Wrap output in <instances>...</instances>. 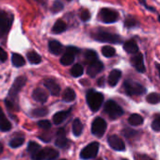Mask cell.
<instances>
[{
  "instance_id": "1",
  "label": "cell",
  "mask_w": 160,
  "mask_h": 160,
  "mask_svg": "<svg viewBox=\"0 0 160 160\" xmlns=\"http://www.w3.org/2000/svg\"><path fill=\"white\" fill-rule=\"evenodd\" d=\"M104 102V96L102 93L95 91H89L87 93V103L92 111L96 112L102 107Z\"/></svg>"
},
{
  "instance_id": "2",
  "label": "cell",
  "mask_w": 160,
  "mask_h": 160,
  "mask_svg": "<svg viewBox=\"0 0 160 160\" xmlns=\"http://www.w3.org/2000/svg\"><path fill=\"white\" fill-rule=\"evenodd\" d=\"M92 36L94 40L101 42H108V43H114V44H119L122 42V38L119 35L107 32V31L100 30V31L93 33Z\"/></svg>"
},
{
  "instance_id": "3",
  "label": "cell",
  "mask_w": 160,
  "mask_h": 160,
  "mask_svg": "<svg viewBox=\"0 0 160 160\" xmlns=\"http://www.w3.org/2000/svg\"><path fill=\"white\" fill-rule=\"evenodd\" d=\"M13 22V15L6 12H0V38L4 37L10 30Z\"/></svg>"
},
{
  "instance_id": "4",
  "label": "cell",
  "mask_w": 160,
  "mask_h": 160,
  "mask_svg": "<svg viewBox=\"0 0 160 160\" xmlns=\"http://www.w3.org/2000/svg\"><path fill=\"white\" fill-rule=\"evenodd\" d=\"M98 17L105 24H113L118 21L119 13L115 10L109 8H103L98 13Z\"/></svg>"
},
{
  "instance_id": "5",
  "label": "cell",
  "mask_w": 160,
  "mask_h": 160,
  "mask_svg": "<svg viewBox=\"0 0 160 160\" xmlns=\"http://www.w3.org/2000/svg\"><path fill=\"white\" fill-rule=\"evenodd\" d=\"M104 109H105V112L113 120L120 118L123 114V109L122 108V107H120V105H118L113 100L108 101L105 105Z\"/></svg>"
},
{
  "instance_id": "6",
  "label": "cell",
  "mask_w": 160,
  "mask_h": 160,
  "mask_svg": "<svg viewBox=\"0 0 160 160\" xmlns=\"http://www.w3.org/2000/svg\"><path fill=\"white\" fill-rule=\"evenodd\" d=\"M123 87L126 93L130 96L141 95L145 92V89L141 84L132 81V80H126L123 84Z\"/></svg>"
},
{
  "instance_id": "7",
  "label": "cell",
  "mask_w": 160,
  "mask_h": 160,
  "mask_svg": "<svg viewBox=\"0 0 160 160\" xmlns=\"http://www.w3.org/2000/svg\"><path fill=\"white\" fill-rule=\"evenodd\" d=\"M99 151V143L94 141L88 144L80 152V157L82 159H92L94 158Z\"/></svg>"
},
{
  "instance_id": "8",
  "label": "cell",
  "mask_w": 160,
  "mask_h": 160,
  "mask_svg": "<svg viewBox=\"0 0 160 160\" xmlns=\"http://www.w3.org/2000/svg\"><path fill=\"white\" fill-rule=\"evenodd\" d=\"M26 82H27V78L25 76H18L15 79V81H14V83H13L12 87L11 88L10 92H9V98L11 99L12 102V100H15L17 98L19 92L25 86Z\"/></svg>"
},
{
  "instance_id": "9",
  "label": "cell",
  "mask_w": 160,
  "mask_h": 160,
  "mask_svg": "<svg viewBox=\"0 0 160 160\" xmlns=\"http://www.w3.org/2000/svg\"><path fill=\"white\" fill-rule=\"evenodd\" d=\"M107 130V122L102 118H96L92 124V133L98 137L102 138Z\"/></svg>"
},
{
  "instance_id": "10",
  "label": "cell",
  "mask_w": 160,
  "mask_h": 160,
  "mask_svg": "<svg viewBox=\"0 0 160 160\" xmlns=\"http://www.w3.org/2000/svg\"><path fill=\"white\" fill-rule=\"evenodd\" d=\"M108 141L109 146H110L112 149L116 150V151L122 152V151H124V150H125V144H124L123 140H122L120 137H118V136H116V135H111V136H109Z\"/></svg>"
},
{
  "instance_id": "11",
  "label": "cell",
  "mask_w": 160,
  "mask_h": 160,
  "mask_svg": "<svg viewBox=\"0 0 160 160\" xmlns=\"http://www.w3.org/2000/svg\"><path fill=\"white\" fill-rule=\"evenodd\" d=\"M131 64L133 67L139 72H145V65L143 61V56L140 53H138L134 55L131 58Z\"/></svg>"
},
{
  "instance_id": "12",
  "label": "cell",
  "mask_w": 160,
  "mask_h": 160,
  "mask_svg": "<svg viewBox=\"0 0 160 160\" xmlns=\"http://www.w3.org/2000/svg\"><path fill=\"white\" fill-rule=\"evenodd\" d=\"M103 69H104L103 63L100 60L97 59V60L90 63V65L88 66V69H87V73L91 77H95L99 72H102Z\"/></svg>"
},
{
  "instance_id": "13",
  "label": "cell",
  "mask_w": 160,
  "mask_h": 160,
  "mask_svg": "<svg viewBox=\"0 0 160 160\" xmlns=\"http://www.w3.org/2000/svg\"><path fill=\"white\" fill-rule=\"evenodd\" d=\"M43 85L44 87L49 91V92L54 95V96H58L60 93V87L58 86V84L53 79H45L43 81Z\"/></svg>"
},
{
  "instance_id": "14",
  "label": "cell",
  "mask_w": 160,
  "mask_h": 160,
  "mask_svg": "<svg viewBox=\"0 0 160 160\" xmlns=\"http://www.w3.org/2000/svg\"><path fill=\"white\" fill-rule=\"evenodd\" d=\"M32 97L35 101L39 102V103H45L48 99V92L41 88H38L36 90H34L33 93H32Z\"/></svg>"
},
{
  "instance_id": "15",
  "label": "cell",
  "mask_w": 160,
  "mask_h": 160,
  "mask_svg": "<svg viewBox=\"0 0 160 160\" xmlns=\"http://www.w3.org/2000/svg\"><path fill=\"white\" fill-rule=\"evenodd\" d=\"M122 76V72L118 69L112 70L108 75V83L110 87H115L117 85V83L119 82V80Z\"/></svg>"
},
{
  "instance_id": "16",
  "label": "cell",
  "mask_w": 160,
  "mask_h": 160,
  "mask_svg": "<svg viewBox=\"0 0 160 160\" xmlns=\"http://www.w3.org/2000/svg\"><path fill=\"white\" fill-rule=\"evenodd\" d=\"M56 145L59 148H65L67 145H68V139L66 138V135H65V131L63 128H60L58 131V134H57V138H56V141H55Z\"/></svg>"
},
{
  "instance_id": "17",
  "label": "cell",
  "mask_w": 160,
  "mask_h": 160,
  "mask_svg": "<svg viewBox=\"0 0 160 160\" xmlns=\"http://www.w3.org/2000/svg\"><path fill=\"white\" fill-rule=\"evenodd\" d=\"M123 49L128 54H135L136 55L138 52V46L134 40H129V41L125 42L123 43Z\"/></svg>"
},
{
  "instance_id": "18",
  "label": "cell",
  "mask_w": 160,
  "mask_h": 160,
  "mask_svg": "<svg viewBox=\"0 0 160 160\" xmlns=\"http://www.w3.org/2000/svg\"><path fill=\"white\" fill-rule=\"evenodd\" d=\"M48 47H49V51L54 55H59L63 51L62 44L59 42L56 41V40L50 41L49 43H48Z\"/></svg>"
},
{
  "instance_id": "19",
  "label": "cell",
  "mask_w": 160,
  "mask_h": 160,
  "mask_svg": "<svg viewBox=\"0 0 160 160\" xmlns=\"http://www.w3.org/2000/svg\"><path fill=\"white\" fill-rule=\"evenodd\" d=\"M66 29H67V24L63 20L58 19V20H57V22L53 26L52 32L55 34H60V33L64 32Z\"/></svg>"
},
{
  "instance_id": "20",
  "label": "cell",
  "mask_w": 160,
  "mask_h": 160,
  "mask_svg": "<svg viewBox=\"0 0 160 160\" xmlns=\"http://www.w3.org/2000/svg\"><path fill=\"white\" fill-rule=\"evenodd\" d=\"M70 114V110H66V111H59L57 112L54 116H53V122L55 124H60L61 122H63L69 116Z\"/></svg>"
},
{
  "instance_id": "21",
  "label": "cell",
  "mask_w": 160,
  "mask_h": 160,
  "mask_svg": "<svg viewBox=\"0 0 160 160\" xmlns=\"http://www.w3.org/2000/svg\"><path fill=\"white\" fill-rule=\"evenodd\" d=\"M74 54L71 53L70 51H65V53L63 54V56L60 58V63L64 66H68L71 65L73 61H74Z\"/></svg>"
},
{
  "instance_id": "22",
  "label": "cell",
  "mask_w": 160,
  "mask_h": 160,
  "mask_svg": "<svg viewBox=\"0 0 160 160\" xmlns=\"http://www.w3.org/2000/svg\"><path fill=\"white\" fill-rule=\"evenodd\" d=\"M83 124L79 119H75L72 122V133L75 137H79L82 134Z\"/></svg>"
},
{
  "instance_id": "23",
  "label": "cell",
  "mask_w": 160,
  "mask_h": 160,
  "mask_svg": "<svg viewBox=\"0 0 160 160\" xmlns=\"http://www.w3.org/2000/svg\"><path fill=\"white\" fill-rule=\"evenodd\" d=\"M62 99L64 102H67V103H70V102H72L74 101L75 99V92L71 88H67L63 94H62Z\"/></svg>"
},
{
  "instance_id": "24",
  "label": "cell",
  "mask_w": 160,
  "mask_h": 160,
  "mask_svg": "<svg viewBox=\"0 0 160 160\" xmlns=\"http://www.w3.org/2000/svg\"><path fill=\"white\" fill-rule=\"evenodd\" d=\"M44 154H45V160H54L57 159L59 155L58 152L53 148H44Z\"/></svg>"
},
{
  "instance_id": "25",
  "label": "cell",
  "mask_w": 160,
  "mask_h": 160,
  "mask_svg": "<svg viewBox=\"0 0 160 160\" xmlns=\"http://www.w3.org/2000/svg\"><path fill=\"white\" fill-rule=\"evenodd\" d=\"M12 64H13L15 67H22V66H24V65L26 64L25 58H24L21 55H19V54H17V53L12 54Z\"/></svg>"
},
{
  "instance_id": "26",
  "label": "cell",
  "mask_w": 160,
  "mask_h": 160,
  "mask_svg": "<svg viewBox=\"0 0 160 160\" xmlns=\"http://www.w3.org/2000/svg\"><path fill=\"white\" fill-rule=\"evenodd\" d=\"M128 122L133 126H138L143 123V118L138 114H132L128 118Z\"/></svg>"
},
{
  "instance_id": "27",
  "label": "cell",
  "mask_w": 160,
  "mask_h": 160,
  "mask_svg": "<svg viewBox=\"0 0 160 160\" xmlns=\"http://www.w3.org/2000/svg\"><path fill=\"white\" fill-rule=\"evenodd\" d=\"M27 56H28V61H29L30 63H32V64H39V63H41V61H42L41 56H40L38 53H36L35 51H30V52H28Z\"/></svg>"
},
{
  "instance_id": "28",
  "label": "cell",
  "mask_w": 160,
  "mask_h": 160,
  "mask_svg": "<svg viewBox=\"0 0 160 160\" xmlns=\"http://www.w3.org/2000/svg\"><path fill=\"white\" fill-rule=\"evenodd\" d=\"M11 128H12V124L8 119H6L4 116L0 118V131L7 132V131H10Z\"/></svg>"
},
{
  "instance_id": "29",
  "label": "cell",
  "mask_w": 160,
  "mask_h": 160,
  "mask_svg": "<svg viewBox=\"0 0 160 160\" xmlns=\"http://www.w3.org/2000/svg\"><path fill=\"white\" fill-rule=\"evenodd\" d=\"M83 72H84V69H83L82 65H80V64H75L71 69V74L74 77L81 76Z\"/></svg>"
},
{
  "instance_id": "30",
  "label": "cell",
  "mask_w": 160,
  "mask_h": 160,
  "mask_svg": "<svg viewBox=\"0 0 160 160\" xmlns=\"http://www.w3.org/2000/svg\"><path fill=\"white\" fill-rule=\"evenodd\" d=\"M102 54L104 57L106 58H112L115 54H116V50L115 48H113L112 46L109 45H106L102 48Z\"/></svg>"
},
{
  "instance_id": "31",
  "label": "cell",
  "mask_w": 160,
  "mask_h": 160,
  "mask_svg": "<svg viewBox=\"0 0 160 160\" xmlns=\"http://www.w3.org/2000/svg\"><path fill=\"white\" fill-rule=\"evenodd\" d=\"M146 99H147L148 103L155 105V104H158L160 102V94L156 93V92H152V93H150Z\"/></svg>"
},
{
  "instance_id": "32",
  "label": "cell",
  "mask_w": 160,
  "mask_h": 160,
  "mask_svg": "<svg viewBox=\"0 0 160 160\" xmlns=\"http://www.w3.org/2000/svg\"><path fill=\"white\" fill-rule=\"evenodd\" d=\"M24 141H25V138L23 137H17L10 141V146L12 148H18L23 145Z\"/></svg>"
},
{
  "instance_id": "33",
  "label": "cell",
  "mask_w": 160,
  "mask_h": 160,
  "mask_svg": "<svg viewBox=\"0 0 160 160\" xmlns=\"http://www.w3.org/2000/svg\"><path fill=\"white\" fill-rule=\"evenodd\" d=\"M85 58L92 63V62L97 60V54L93 50H87L85 52Z\"/></svg>"
},
{
  "instance_id": "34",
  "label": "cell",
  "mask_w": 160,
  "mask_h": 160,
  "mask_svg": "<svg viewBox=\"0 0 160 160\" xmlns=\"http://www.w3.org/2000/svg\"><path fill=\"white\" fill-rule=\"evenodd\" d=\"M41 150V146L37 143V142H34V141H30L28 143V151L32 154L36 153L37 152H39Z\"/></svg>"
},
{
  "instance_id": "35",
  "label": "cell",
  "mask_w": 160,
  "mask_h": 160,
  "mask_svg": "<svg viewBox=\"0 0 160 160\" xmlns=\"http://www.w3.org/2000/svg\"><path fill=\"white\" fill-rule=\"evenodd\" d=\"M47 113H48L47 108H39L34 109V110L32 111L31 114H32L34 117H43V116H45Z\"/></svg>"
},
{
  "instance_id": "36",
  "label": "cell",
  "mask_w": 160,
  "mask_h": 160,
  "mask_svg": "<svg viewBox=\"0 0 160 160\" xmlns=\"http://www.w3.org/2000/svg\"><path fill=\"white\" fill-rule=\"evenodd\" d=\"M79 16H80V19H81L83 22H88V21L91 19V16H92V15H91V12H90L89 10H87V9H82L81 12H80Z\"/></svg>"
},
{
  "instance_id": "37",
  "label": "cell",
  "mask_w": 160,
  "mask_h": 160,
  "mask_svg": "<svg viewBox=\"0 0 160 160\" xmlns=\"http://www.w3.org/2000/svg\"><path fill=\"white\" fill-rule=\"evenodd\" d=\"M138 24V23L137 19H135L134 17H131V16L130 17H127L125 19V21H124V26L126 28H132L136 27Z\"/></svg>"
},
{
  "instance_id": "38",
  "label": "cell",
  "mask_w": 160,
  "mask_h": 160,
  "mask_svg": "<svg viewBox=\"0 0 160 160\" xmlns=\"http://www.w3.org/2000/svg\"><path fill=\"white\" fill-rule=\"evenodd\" d=\"M62 10H63V4L60 1H58V0H56V1L54 2V4H53V6H52V8H51L52 12L57 13V12H60Z\"/></svg>"
},
{
  "instance_id": "39",
  "label": "cell",
  "mask_w": 160,
  "mask_h": 160,
  "mask_svg": "<svg viewBox=\"0 0 160 160\" xmlns=\"http://www.w3.org/2000/svg\"><path fill=\"white\" fill-rule=\"evenodd\" d=\"M32 160H45V154L43 149H41L39 152L31 155Z\"/></svg>"
},
{
  "instance_id": "40",
  "label": "cell",
  "mask_w": 160,
  "mask_h": 160,
  "mask_svg": "<svg viewBox=\"0 0 160 160\" xmlns=\"http://www.w3.org/2000/svg\"><path fill=\"white\" fill-rule=\"evenodd\" d=\"M38 125H39V127H41V128L47 130V129H49V128L51 127V122H50L48 120H42V121H40V122H38Z\"/></svg>"
},
{
  "instance_id": "41",
  "label": "cell",
  "mask_w": 160,
  "mask_h": 160,
  "mask_svg": "<svg viewBox=\"0 0 160 160\" xmlns=\"http://www.w3.org/2000/svg\"><path fill=\"white\" fill-rule=\"evenodd\" d=\"M152 128L156 132L160 131V116H158L153 120V122H152Z\"/></svg>"
},
{
  "instance_id": "42",
  "label": "cell",
  "mask_w": 160,
  "mask_h": 160,
  "mask_svg": "<svg viewBox=\"0 0 160 160\" xmlns=\"http://www.w3.org/2000/svg\"><path fill=\"white\" fill-rule=\"evenodd\" d=\"M138 2L146 9V10H148V11H150V12H155L156 11H155V9H153L152 7H151V6H149L148 5V3L146 2V0H138Z\"/></svg>"
},
{
  "instance_id": "43",
  "label": "cell",
  "mask_w": 160,
  "mask_h": 160,
  "mask_svg": "<svg viewBox=\"0 0 160 160\" xmlns=\"http://www.w3.org/2000/svg\"><path fill=\"white\" fill-rule=\"evenodd\" d=\"M7 58H8V54H7V52H6L2 47H0V61L4 62V61L7 60Z\"/></svg>"
},
{
  "instance_id": "44",
  "label": "cell",
  "mask_w": 160,
  "mask_h": 160,
  "mask_svg": "<svg viewBox=\"0 0 160 160\" xmlns=\"http://www.w3.org/2000/svg\"><path fill=\"white\" fill-rule=\"evenodd\" d=\"M123 134H124V136L126 138H132V137H134L137 134V132L134 131V130H131V129H125L123 131Z\"/></svg>"
},
{
  "instance_id": "45",
  "label": "cell",
  "mask_w": 160,
  "mask_h": 160,
  "mask_svg": "<svg viewBox=\"0 0 160 160\" xmlns=\"http://www.w3.org/2000/svg\"><path fill=\"white\" fill-rule=\"evenodd\" d=\"M156 68H157V71H158V72H159V76H160V64L156 63Z\"/></svg>"
},
{
  "instance_id": "46",
  "label": "cell",
  "mask_w": 160,
  "mask_h": 160,
  "mask_svg": "<svg viewBox=\"0 0 160 160\" xmlns=\"http://www.w3.org/2000/svg\"><path fill=\"white\" fill-rule=\"evenodd\" d=\"M3 116H4V114H3V110L1 109V108H0V118L3 117Z\"/></svg>"
},
{
  "instance_id": "47",
  "label": "cell",
  "mask_w": 160,
  "mask_h": 160,
  "mask_svg": "<svg viewBox=\"0 0 160 160\" xmlns=\"http://www.w3.org/2000/svg\"><path fill=\"white\" fill-rule=\"evenodd\" d=\"M2 151H3V146H2V144H1V143H0V154H1Z\"/></svg>"
},
{
  "instance_id": "48",
  "label": "cell",
  "mask_w": 160,
  "mask_h": 160,
  "mask_svg": "<svg viewBox=\"0 0 160 160\" xmlns=\"http://www.w3.org/2000/svg\"><path fill=\"white\" fill-rule=\"evenodd\" d=\"M158 21H159V22H160V15H159V16H158Z\"/></svg>"
},
{
  "instance_id": "49",
  "label": "cell",
  "mask_w": 160,
  "mask_h": 160,
  "mask_svg": "<svg viewBox=\"0 0 160 160\" xmlns=\"http://www.w3.org/2000/svg\"><path fill=\"white\" fill-rule=\"evenodd\" d=\"M96 160H103V159H101V158H99V159H96Z\"/></svg>"
},
{
  "instance_id": "50",
  "label": "cell",
  "mask_w": 160,
  "mask_h": 160,
  "mask_svg": "<svg viewBox=\"0 0 160 160\" xmlns=\"http://www.w3.org/2000/svg\"><path fill=\"white\" fill-rule=\"evenodd\" d=\"M59 160H67V159H59Z\"/></svg>"
},
{
  "instance_id": "51",
  "label": "cell",
  "mask_w": 160,
  "mask_h": 160,
  "mask_svg": "<svg viewBox=\"0 0 160 160\" xmlns=\"http://www.w3.org/2000/svg\"><path fill=\"white\" fill-rule=\"evenodd\" d=\"M67 1H72V0H67Z\"/></svg>"
},
{
  "instance_id": "52",
  "label": "cell",
  "mask_w": 160,
  "mask_h": 160,
  "mask_svg": "<svg viewBox=\"0 0 160 160\" xmlns=\"http://www.w3.org/2000/svg\"><path fill=\"white\" fill-rule=\"evenodd\" d=\"M123 160H127V159H123Z\"/></svg>"
}]
</instances>
